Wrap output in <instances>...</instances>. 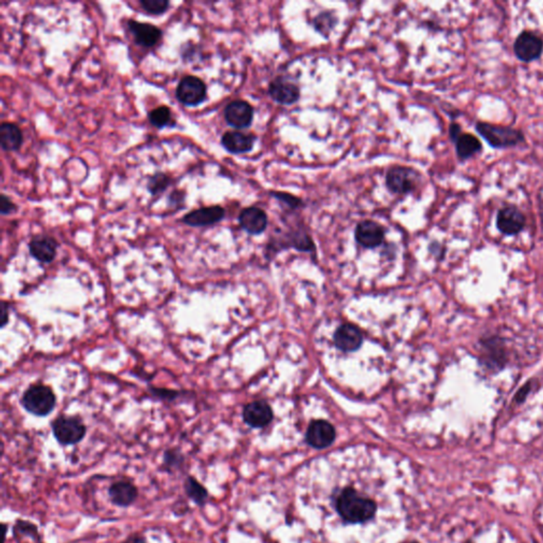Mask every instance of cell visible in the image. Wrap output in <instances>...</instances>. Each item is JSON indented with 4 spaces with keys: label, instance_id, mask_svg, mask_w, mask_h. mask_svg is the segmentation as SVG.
Here are the masks:
<instances>
[{
    "label": "cell",
    "instance_id": "2",
    "mask_svg": "<svg viewBox=\"0 0 543 543\" xmlns=\"http://www.w3.org/2000/svg\"><path fill=\"white\" fill-rule=\"evenodd\" d=\"M25 411L35 416L44 417L54 411L56 397L54 391L44 384H34L25 390L21 398Z\"/></svg>",
    "mask_w": 543,
    "mask_h": 543
},
{
    "label": "cell",
    "instance_id": "16",
    "mask_svg": "<svg viewBox=\"0 0 543 543\" xmlns=\"http://www.w3.org/2000/svg\"><path fill=\"white\" fill-rule=\"evenodd\" d=\"M273 418V412L264 401H254L244 407L243 419L252 428H264Z\"/></svg>",
    "mask_w": 543,
    "mask_h": 543
},
{
    "label": "cell",
    "instance_id": "26",
    "mask_svg": "<svg viewBox=\"0 0 543 543\" xmlns=\"http://www.w3.org/2000/svg\"><path fill=\"white\" fill-rule=\"evenodd\" d=\"M171 182L172 180L169 175H167L166 173H162V172H156V173L153 174L149 178L147 188H148L149 192L153 197H158V195H162L169 188Z\"/></svg>",
    "mask_w": 543,
    "mask_h": 543
},
{
    "label": "cell",
    "instance_id": "24",
    "mask_svg": "<svg viewBox=\"0 0 543 543\" xmlns=\"http://www.w3.org/2000/svg\"><path fill=\"white\" fill-rule=\"evenodd\" d=\"M456 153L460 160H467L481 151L482 144L471 134H462L456 140Z\"/></svg>",
    "mask_w": 543,
    "mask_h": 543
},
{
    "label": "cell",
    "instance_id": "27",
    "mask_svg": "<svg viewBox=\"0 0 543 543\" xmlns=\"http://www.w3.org/2000/svg\"><path fill=\"white\" fill-rule=\"evenodd\" d=\"M185 456L178 449H168L162 458V467L168 472H174L184 467Z\"/></svg>",
    "mask_w": 543,
    "mask_h": 543
},
{
    "label": "cell",
    "instance_id": "25",
    "mask_svg": "<svg viewBox=\"0 0 543 543\" xmlns=\"http://www.w3.org/2000/svg\"><path fill=\"white\" fill-rule=\"evenodd\" d=\"M148 118L151 125H154L158 129H164V127H173L176 125L173 116H172L171 109L166 107V105H162V107L152 109L149 113Z\"/></svg>",
    "mask_w": 543,
    "mask_h": 543
},
{
    "label": "cell",
    "instance_id": "1",
    "mask_svg": "<svg viewBox=\"0 0 543 543\" xmlns=\"http://www.w3.org/2000/svg\"><path fill=\"white\" fill-rule=\"evenodd\" d=\"M335 515L346 525H366L376 518L378 503L354 485L340 488L333 496Z\"/></svg>",
    "mask_w": 543,
    "mask_h": 543
},
{
    "label": "cell",
    "instance_id": "30",
    "mask_svg": "<svg viewBox=\"0 0 543 543\" xmlns=\"http://www.w3.org/2000/svg\"><path fill=\"white\" fill-rule=\"evenodd\" d=\"M334 23V17L328 12H324V13L317 15V19H315V27L323 34H328L331 29L333 28Z\"/></svg>",
    "mask_w": 543,
    "mask_h": 543
},
{
    "label": "cell",
    "instance_id": "23",
    "mask_svg": "<svg viewBox=\"0 0 543 543\" xmlns=\"http://www.w3.org/2000/svg\"><path fill=\"white\" fill-rule=\"evenodd\" d=\"M184 490L186 496L199 507H204L209 500V490L206 489L205 486L202 485L193 476H189L186 478Z\"/></svg>",
    "mask_w": 543,
    "mask_h": 543
},
{
    "label": "cell",
    "instance_id": "9",
    "mask_svg": "<svg viewBox=\"0 0 543 543\" xmlns=\"http://www.w3.org/2000/svg\"><path fill=\"white\" fill-rule=\"evenodd\" d=\"M225 217V209L221 206H209L190 211L184 215L183 223L191 227H205L217 224Z\"/></svg>",
    "mask_w": 543,
    "mask_h": 543
},
{
    "label": "cell",
    "instance_id": "4",
    "mask_svg": "<svg viewBox=\"0 0 543 543\" xmlns=\"http://www.w3.org/2000/svg\"><path fill=\"white\" fill-rule=\"evenodd\" d=\"M476 131L493 148H509L517 146L524 140L522 133L513 127L478 123L476 125Z\"/></svg>",
    "mask_w": 543,
    "mask_h": 543
},
{
    "label": "cell",
    "instance_id": "3",
    "mask_svg": "<svg viewBox=\"0 0 543 543\" xmlns=\"http://www.w3.org/2000/svg\"><path fill=\"white\" fill-rule=\"evenodd\" d=\"M51 428L58 444L72 446L85 437L86 427L80 417L58 416L51 423Z\"/></svg>",
    "mask_w": 543,
    "mask_h": 543
},
{
    "label": "cell",
    "instance_id": "14",
    "mask_svg": "<svg viewBox=\"0 0 543 543\" xmlns=\"http://www.w3.org/2000/svg\"><path fill=\"white\" fill-rule=\"evenodd\" d=\"M58 246L56 239L46 235H40L35 236L29 243V252L37 262L50 264L56 258Z\"/></svg>",
    "mask_w": 543,
    "mask_h": 543
},
{
    "label": "cell",
    "instance_id": "37",
    "mask_svg": "<svg viewBox=\"0 0 543 543\" xmlns=\"http://www.w3.org/2000/svg\"><path fill=\"white\" fill-rule=\"evenodd\" d=\"M1 309H3V323H1V327H6V325L8 324V321H9V307H8V304L6 301H3L1 304Z\"/></svg>",
    "mask_w": 543,
    "mask_h": 543
},
{
    "label": "cell",
    "instance_id": "10",
    "mask_svg": "<svg viewBox=\"0 0 543 543\" xmlns=\"http://www.w3.org/2000/svg\"><path fill=\"white\" fill-rule=\"evenodd\" d=\"M127 27L139 46L152 48L162 40V31L152 23H140L131 19L127 21Z\"/></svg>",
    "mask_w": 543,
    "mask_h": 543
},
{
    "label": "cell",
    "instance_id": "7",
    "mask_svg": "<svg viewBox=\"0 0 543 543\" xmlns=\"http://www.w3.org/2000/svg\"><path fill=\"white\" fill-rule=\"evenodd\" d=\"M513 50L515 56L523 62H532L542 54L543 42L541 37L535 33L524 31L517 37Z\"/></svg>",
    "mask_w": 543,
    "mask_h": 543
},
{
    "label": "cell",
    "instance_id": "22",
    "mask_svg": "<svg viewBox=\"0 0 543 543\" xmlns=\"http://www.w3.org/2000/svg\"><path fill=\"white\" fill-rule=\"evenodd\" d=\"M21 127L15 123H3L0 125V145L6 152H17L23 146Z\"/></svg>",
    "mask_w": 543,
    "mask_h": 543
},
{
    "label": "cell",
    "instance_id": "32",
    "mask_svg": "<svg viewBox=\"0 0 543 543\" xmlns=\"http://www.w3.org/2000/svg\"><path fill=\"white\" fill-rule=\"evenodd\" d=\"M272 195H273L275 199L279 200V201L284 202V203L289 205L290 207L292 209H297L299 206L301 205V201L299 199V198L293 197V195H288V193H281V192H272Z\"/></svg>",
    "mask_w": 543,
    "mask_h": 543
},
{
    "label": "cell",
    "instance_id": "13",
    "mask_svg": "<svg viewBox=\"0 0 543 543\" xmlns=\"http://www.w3.org/2000/svg\"><path fill=\"white\" fill-rule=\"evenodd\" d=\"M525 217L518 209L509 206L498 213L497 226L501 233L509 236L517 235L524 228Z\"/></svg>",
    "mask_w": 543,
    "mask_h": 543
},
{
    "label": "cell",
    "instance_id": "33",
    "mask_svg": "<svg viewBox=\"0 0 543 543\" xmlns=\"http://www.w3.org/2000/svg\"><path fill=\"white\" fill-rule=\"evenodd\" d=\"M185 192L183 190H174L169 197V206L173 209H180L185 203Z\"/></svg>",
    "mask_w": 543,
    "mask_h": 543
},
{
    "label": "cell",
    "instance_id": "5",
    "mask_svg": "<svg viewBox=\"0 0 543 543\" xmlns=\"http://www.w3.org/2000/svg\"><path fill=\"white\" fill-rule=\"evenodd\" d=\"M176 98L186 107H198L207 98V86L199 76H185L176 87Z\"/></svg>",
    "mask_w": 543,
    "mask_h": 543
},
{
    "label": "cell",
    "instance_id": "20",
    "mask_svg": "<svg viewBox=\"0 0 543 543\" xmlns=\"http://www.w3.org/2000/svg\"><path fill=\"white\" fill-rule=\"evenodd\" d=\"M484 364L491 370H500L507 364V359L502 341L490 338L483 341Z\"/></svg>",
    "mask_w": 543,
    "mask_h": 543
},
{
    "label": "cell",
    "instance_id": "35",
    "mask_svg": "<svg viewBox=\"0 0 543 543\" xmlns=\"http://www.w3.org/2000/svg\"><path fill=\"white\" fill-rule=\"evenodd\" d=\"M529 392H531V384L527 383L525 385H523L522 389H520V391L517 393L515 395V401L519 403H522L525 399H526L527 395H529Z\"/></svg>",
    "mask_w": 543,
    "mask_h": 543
},
{
    "label": "cell",
    "instance_id": "11",
    "mask_svg": "<svg viewBox=\"0 0 543 543\" xmlns=\"http://www.w3.org/2000/svg\"><path fill=\"white\" fill-rule=\"evenodd\" d=\"M308 444L313 448L324 449L330 446L335 438V431L333 425L325 420L313 421L308 428L306 434Z\"/></svg>",
    "mask_w": 543,
    "mask_h": 543
},
{
    "label": "cell",
    "instance_id": "36",
    "mask_svg": "<svg viewBox=\"0 0 543 543\" xmlns=\"http://www.w3.org/2000/svg\"><path fill=\"white\" fill-rule=\"evenodd\" d=\"M120 543H147L146 538L139 534H133Z\"/></svg>",
    "mask_w": 543,
    "mask_h": 543
},
{
    "label": "cell",
    "instance_id": "34",
    "mask_svg": "<svg viewBox=\"0 0 543 543\" xmlns=\"http://www.w3.org/2000/svg\"><path fill=\"white\" fill-rule=\"evenodd\" d=\"M151 394L162 400H174L180 397V392L166 389H151Z\"/></svg>",
    "mask_w": 543,
    "mask_h": 543
},
{
    "label": "cell",
    "instance_id": "31",
    "mask_svg": "<svg viewBox=\"0 0 543 543\" xmlns=\"http://www.w3.org/2000/svg\"><path fill=\"white\" fill-rule=\"evenodd\" d=\"M17 211V206L14 202L6 195H0V213L3 215H11Z\"/></svg>",
    "mask_w": 543,
    "mask_h": 543
},
{
    "label": "cell",
    "instance_id": "39",
    "mask_svg": "<svg viewBox=\"0 0 543 543\" xmlns=\"http://www.w3.org/2000/svg\"><path fill=\"white\" fill-rule=\"evenodd\" d=\"M409 543H412V542H409ZM413 543H415V542H413Z\"/></svg>",
    "mask_w": 543,
    "mask_h": 543
},
{
    "label": "cell",
    "instance_id": "15",
    "mask_svg": "<svg viewBox=\"0 0 543 543\" xmlns=\"http://www.w3.org/2000/svg\"><path fill=\"white\" fill-rule=\"evenodd\" d=\"M109 497L111 503L116 507L127 509L136 501L138 498V489L132 482L121 480L109 486Z\"/></svg>",
    "mask_w": 543,
    "mask_h": 543
},
{
    "label": "cell",
    "instance_id": "29",
    "mask_svg": "<svg viewBox=\"0 0 543 543\" xmlns=\"http://www.w3.org/2000/svg\"><path fill=\"white\" fill-rule=\"evenodd\" d=\"M139 5L148 14L160 17L168 11L170 3L167 0H140Z\"/></svg>",
    "mask_w": 543,
    "mask_h": 543
},
{
    "label": "cell",
    "instance_id": "21",
    "mask_svg": "<svg viewBox=\"0 0 543 543\" xmlns=\"http://www.w3.org/2000/svg\"><path fill=\"white\" fill-rule=\"evenodd\" d=\"M334 343L343 352H354L362 344V334L356 326L342 325L335 332Z\"/></svg>",
    "mask_w": 543,
    "mask_h": 543
},
{
    "label": "cell",
    "instance_id": "18",
    "mask_svg": "<svg viewBox=\"0 0 543 543\" xmlns=\"http://www.w3.org/2000/svg\"><path fill=\"white\" fill-rule=\"evenodd\" d=\"M239 223L248 234L259 235L266 231L268 215L258 207H248L239 215Z\"/></svg>",
    "mask_w": 543,
    "mask_h": 543
},
{
    "label": "cell",
    "instance_id": "19",
    "mask_svg": "<svg viewBox=\"0 0 543 543\" xmlns=\"http://www.w3.org/2000/svg\"><path fill=\"white\" fill-rule=\"evenodd\" d=\"M255 140L256 138L254 135L244 134L238 131H229L223 135L221 144L223 148L231 154H243L253 150Z\"/></svg>",
    "mask_w": 543,
    "mask_h": 543
},
{
    "label": "cell",
    "instance_id": "38",
    "mask_svg": "<svg viewBox=\"0 0 543 543\" xmlns=\"http://www.w3.org/2000/svg\"><path fill=\"white\" fill-rule=\"evenodd\" d=\"M450 136L451 138L454 139V141L460 136V125H451L450 127Z\"/></svg>",
    "mask_w": 543,
    "mask_h": 543
},
{
    "label": "cell",
    "instance_id": "28",
    "mask_svg": "<svg viewBox=\"0 0 543 543\" xmlns=\"http://www.w3.org/2000/svg\"><path fill=\"white\" fill-rule=\"evenodd\" d=\"M13 536L17 540H21V538L33 539V540H39L40 539V534H39V529L36 525L33 524L30 521L27 520H17L13 526Z\"/></svg>",
    "mask_w": 543,
    "mask_h": 543
},
{
    "label": "cell",
    "instance_id": "17",
    "mask_svg": "<svg viewBox=\"0 0 543 543\" xmlns=\"http://www.w3.org/2000/svg\"><path fill=\"white\" fill-rule=\"evenodd\" d=\"M354 236L359 244L364 248H377L383 241L384 231L374 221H363L356 226Z\"/></svg>",
    "mask_w": 543,
    "mask_h": 543
},
{
    "label": "cell",
    "instance_id": "8",
    "mask_svg": "<svg viewBox=\"0 0 543 543\" xmlns=\"http://www.w3.org/2000/svg\"><path fill=\"white\" fill-rule=\"evenodd\" d=\"M413 174V170L407 167H393L386 173V187L396 195L409 193L415 187Z\"/></svg>",
    "mask_w": 543,
    "mask_h": 543
},
{
    "label": "cell",
    "instance_id": "12",
    "mask_svg": "<svg viewBox=\"0 0 543 543\" xmlns=\"http://www.w3.org/2000/svg\"><path fill=\"white\" fill-rule=\"evenodd\" d=\"M268 95L280 105H291L299 101L301 90L295 84L282 78H278L270 82L268 85Z\"/></svg>",
    "mask_w": 543,
    "mask_h": 543
},
{
    "label": "cell",
    "instance_id": "6",
    "mask_svg": "<svg viewBox=\"0 0 543 543\" xmlns=\"http://www.w3.org/2000/svg\"><path fill=\"white\" fill-rule=\"evenodd\" d=\"M227 125L237 130L246 129L252 125L254 119V109L248 102L236 100L227 105L224 111Z\"/></svg>",
    "mask_w": 543,
    "mask_h": 543
}]
</instances>
